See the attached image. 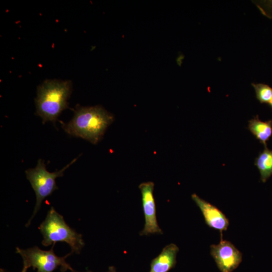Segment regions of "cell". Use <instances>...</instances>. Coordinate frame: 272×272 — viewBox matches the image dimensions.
Instances as JSON below:
<instances>
[{
	"label": "cell",
	"instance_id": "7a4b0ae2",
	"mask_svg": "<svg viewBox=\"0 0 272 272\" xmlns=\"http://www.w3.org/2000/svg\"><path fill=\"white\" fill-rule=\"evenodd\" d=\"M72 90L70 81L47 80L37 88L35 102L36 114L43 123L51 121L54 125L61 112L68 108Z\"/></svg>",
	"mask_w": 272,
	"mask_h": 272
},
{
	"label": "cell",
	"instance_id": "7c38bea8",
	"mask_svg": "<svg viewBox=\"0 0 272 272\" xmlns=\"http://www.w3.org/2000/svg\"><path fill=\"white\" fill-rule=\"evenodd\" d=\"M257 100L261 104H269L272 99V87L263 83H251Z\"/></svg>",
	"mask_w": 272,
	"mask_h": 272
},
{
	"label": "cell",
	"instance_id": "9a60e30c",
	"mask_svg": "<svg viewBox=\"0 0 272 272\" xmlns=\"http://www.w3.org/2000/svg\"><path fill=\"white\" fill-rule=\"evenodd\" d=\"M270 107L272 109V99L270 101V102H269V103L268 104Z\"/></svg>",
	"mask_w": 272,
	"mask_h": 272
},
{
	"label": "cell",
	"instance_id": "30bf717a",
	"mask_svg": "<svg viewBox=\"0 0 272 272\" xmlns=\"http://www.w3.org/2000/svg\"><path fill=\"white\" fill-rule=\"evenodd\" d=\"M248 128L252 134L264 146L272 135V120L263 121L258 115L248 121Z\"/></svg>",
	"mask_w": 272,
	"mask_h": 272
},
{
	"label": "cell",
	"instance_id": "4fadbf2b",
	"mask_svg": "<svg viewBox=\"0 0 272 272\" xmlns=\"http://www.w3.org/2000/svg\"><path fill=\"white\" fill-rule=\"evenodd\" d=\"M87 272H92V271H88ZM107 272H117V271L116 270L114 266H111L109 267L108 271Z\"/></svg>",
	"mask_w": 272,
	"mask_h": 272
},
{
	"label": "cell",
	"instance_id": "5bb4252c",
	"mask_svg": "<svg viewBox=\"0 0 272 272\" xmlns=\"http://www.w3.org/2000/svg\"><path fill=\"white\" fill-rule=\"evenodd\" d=\"M28 268L27 266L24 265L23 268L22 270L21 271V272H27ZM1 272H7V271H5L3 269H1Z\"/></svg>",
	"mask_w": 272,
	"mask_h": 272
},
{
	"label": "cell",
	"instance_id": "8992f818",
	"mask_svg": "<svg viewBox=\"0 0 272 272\" xmlns=\"http://www.w3.org/2000/svg\"><path fill=\"white\" fill-rule=\"evenodd\" d=\"M142 194V207L145 217V226L140 235L163 234L158 225L156 216V206L153 195L154 183L149 181L139 186Z\"/></svg>",
	"mask_w": 272,
	"mask_h": 272
},
{
	"label": "cell",
	"instance_id": "ba28073f",
	"mask_svg": "<svg viewBox=\"0 0 272 272\" xmlns=\"http://www.w3.org/2000/svg\"><path fill=\"white\" fill-rule=\"evenodd\" d=\"M191 198L199 208L208 226L219 230L221 233L227 230L229 225V220L222 211L195 193L191 195Z\"/></svg>",
	"mask_w": 272,
	"mask_h": 272
},
{
	"label": "cell",
	"instance_id": "5b68a950",
	"mask_svg": "<svg viewBox=\"0 0 272 272\" xmlns=\"http://www.w3.org/2000/svg\"><path fill=\"white\" fill-rule=\"evenodd\" d=\"M54 244H53L49 250H43L36 246L26 249L17 247L16 253L22 256L24 266L28 268L32 267L33 270L37 269V272H53L59 266L62 272L68 269L72 272H76L65 261L72 253L63 257L58 256L54 252Z\"/></svg>",
	"mask_w": 272,
	"mask_h": 272
},
{
	"label": "cell",
	"instance_id": "52a82bcc",
	"mask_svg": "<svg viewBox=\"0 0 272 272\" xmlns=\"http://www.w3.org/2000/svg\"><path fill=\"white\" fill-rule=\"evenodd\" d=\"M211 254L221 272H232L241 262L242 253L230 241L221 239L219 244L210 247Z\"/></svg>",
	"mask_w": 272,
	"mask_h": 272
},
{
	"label": "cell",
	"instance_id": "3957f363",
	"mask_svg": "<svg viewBox=\"0 0 272 272\" xmlns=\"http://www.w3.org/2000/svg\"><path fill=\"white\" fill-rule=\"evenodd\" d=\"M38 228L43 237L41 243L44 246L55 245L58 242H65L71 247L72 253L80 254L85 245L82 235L71 228L53 207Z\"/></svg>",
	"mask_w": 272,
	"mask_h": 272
},
{
	"label": "cell",
	"instance_id": "9c48e42d",
	"mask_svg": "<svg viewBox=\"0 0 272 272\" xmlns=\"http://www.w3.org/2000/svg\"><path fill=\"white\" fill-rule=\"evenodd\" d=\"M178 247L171 243L166 245L158 256L151 261L149 272H168L176 264Z\"/></svg>",
	"mask_w": 272,
	"mask_h": 272
},
{
	"label": "cell",
	"instance_id": "277c9868",
	"mask_svg": "<svg viewBox=\"0 0 272 272\" xmlns=\"http://www.w3.org/2000/svg\"><path fill=\"white\" fill-rule=\"evenodd\" d=\"M78 158V157L73 159L61 169L54 172H50L46 170L44 161L42 159L38 160L35 168L26 170V178L30 182L36 197L33 215L26 224V227L30 225L31 220L39 211L43 200L50 195L54 190L58 189L55 182L56 178L63 176L64 171L75 163Z\"/></svg>",
	"mask_w": 272,
	"mask_h": 272
},
{
	"label": "cell",
	"instance_id": "6da1fadb",
	"mask_svg": "<svg viewBox=\"0 0 272 272\" xmlns=\"http://www.w3.org/2000/svg\"><path fill=\"white\" fill-rule=\"evenodd\" d=\"M74 115L67 123L61 122L62 128L69 135L81 138L93 144L102 138L113 116L100 106L83 107L78 105Z\"/></svg>",
	"mask_w": 272,
	"mask_h": 272
},
{
	"label": "cell",
	"instance_id": "8fae6325",
	"mask_svg": "<svg viewBox=\"0 0 272 272\" xmlns=\"http://www.w3.org/2000/svg\"><path fill=\"white\" fill-rule=\"evenodd\" d=\"M254 164L260 173L261 181L265 182L272 176V150L264 146V150L255 159Z\"/></svg>",
	"mask_w": 272,
	"mask_h": 272
}]
</instances>
